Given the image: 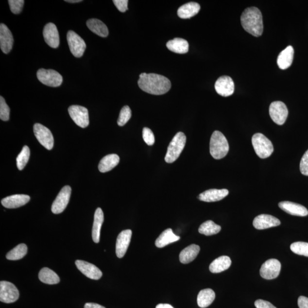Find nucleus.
<instances>
[{"label": "nucleus", "instance_id": "33", "mask_svg": "<svg viewBox=\"0 0 308 308\" xmlns=\"http://www.w3.org/2000/svg\"><path fill=\"white\" fill-rule=\"evenodd\" d=\"M38 277L42 283L47 284H57L60 281L57 274L48 268H42L38 274Z\"/></svg>", "mask_w": 308, "mask_h": 308}, {"label": "nucleus", "instance_id": "15", "mask_svg": "<svg viewBox=\"0 0 308 308\" xmlns=\"http://www.w3.org/2000/svg\"><path fill=\"white\" fill-rule=\"evenodd\" d=\"M45 41L49 47L57 48L60 45V35L56 26L53 23H48L45 26L43 30Z\"/></svg>", "mask_w": 308, "mask_h": 308}, {"label": "nucleus", "instance_id": "43", "mask_svg": "<svg viewBox=\"0 0 308 308\" xmlns=\"http://www.w3.org/2000/svg\"><path fill=\"white\" fill-rule=\"evenodd\" d=\"M113 2L120 12L123 13L127 11L128 2H129L127 0H113Z\"/></svg>", "mask_w": 308, "mask_h": 308}, {"label": "nucleus", "instance_id": "13", "mask_svg": "<svg viewBox=\"0 0 308 308\" xmlns=\"http://www.w3.org/2000/svg\"><path fill=\"white\" fill-rule=\"evenodd\" d=\"M280 262L275 258H271L262 265L260 270L261 276L265 279L272 280L276 278L280 273Z\"/></svg>", "mask_w": 308, "mask_h": 308}, {"label": "nucleus", "instance_id": "11", "mask_svg": "<svg viewBox=\"0 0 308 308\" xmlns=\"http://www.w3.org/2000/svg\"><path fill=\"white\" fill-rule=\"evenodd\" d=\"M270 114L274 123L278 125H283L286 122L288 116L287 107L282 102H274L270 106Z\"/></svg>", "mask_w": 308, "mask_h": 308}, {"label": "nucleus", "instance_id": "45", "mask_svg": "<svg viewBox=\"0 0 308 308\" xmlns=\"http://www.w3.org/2000/svg\"><path fill=\"white\" fill-rule=\"evenodd\" d=\"M298 306L299 308H308V298L300 296L298 299Z\"/></svg>", "mask_w": 308, "mask_h": 308}, {"label": "nucleus", "instance_id": "48", "mask_svg": "<svg viewBox=\"0 0 308 308\" xmlns=\"http://www.w3.org/2000/svg\"><path fill=\"white\" fill-rule=\"evenodd\" d=\"M65 1L69 3H78L81 2L83 1H82V0H65Z\"/></svg>", "mask_w": 308, "mask_h": 308}, {"label": "nucleus", "instance_id": "5", "mask_svg": "<svg viewBox=\"0 0 308 308\" xmlns=\"http://www.w3.org/2000/svg\"><path fill=\"white\" fill-rule=\"evenodd\" d=\"M252 145L257 156L261 159L268 158L273 153L274 149L271 141L261 133L254 134L252 138Z\"/></svg>", "mask_w": 308, "mask_h": 308}, {"label": "nucleus", "instance_id": "22", "mask_svg": "<svg viewBox=\"0 0 308 308\" xmlns=\"http://www.w3.org/2000/svg\"><path fill=\"white\" fill-rule=\"evenodd\" d=\"M282 210L291 215L306 216L308 215V209L304 206L291 202L284 201L278 204Z\"/></svg>", "mask_w": 308, "mask_h": 308}, {"label": "nucleus", "instance_id": "4", "mask_svg": "<svg viewBox=\"0 0 308 308\" xmlns=\"http://www.w3.org/2000/svg\"><path fill=\"white\" fill-rule=\"evenodd\" d=\"M186 143V137L182 132L176 134L170 142L165 156V161L168 163L174 162L178 159L184 149Z\"/></svg>", "mask_w": 308, "mask_h": 308}, {"label": "nucleus", "instance_id": "27", "mask_svg": "<svg viewBox=\"0 0 308 308\" xmlns=\"http://www.w3.org/2000/svg\"><path fill=\"white\" fill-rule=\"evenodd\" d=\"M181 238L178 236L173 234L172 229H167L157 238L155 241V245L158 248L165 247L166 245L178 241Z\"/></svg>", "mask_w": 308, "mask_h": 308}, {"label": "nucleus", "instance_id": "20", "mask_svg": "<svg viewBox=\"0 0 308 308\" xmlns=\"http://www.w3.org/2000/svg\"><path fill=\"white\" fill-rule=\"evenodd\" d=\"M30 199V196L27 195H14L2 199L1 204L5 208H17L27 204Z\"/></svg>", "mask_w": 308, "mask_h": 308}, {"label": "nucleus", "instance_id": "31", "mask_svg": "<svg viewBox=\"0 0 308 308\" xmlns=\"http://www.w3.org/2000/svg\"><path fill=\"white\" fill-rule=\"evenodd\" d=\"M104 221V215L101 208H98L94 215V221L92 229V238L96 243L100 242V232Z\"/></svg>", "mask_w": 308, "mask_h": 308}, {"label": "nucleus", "instance_id": "1", "mask_svg": "<svg viewBox=\"0 0 308 308\" xmlns=\"http://www.w3.org/2000/svg\"><path fill=\"white\" fill-rule=\"evenodd\" d=\"M137 84L145 92L156 96L168 93L171 87V82L168 78L154 73L140 74Z\"/></svg>", "mask_w": 308, "mask_h": 308}, {"label": "nucleus", "instance_id": "24", "mask_svg": "<svg viewBox=\"0 0 308 308\" xmlns=\"http://www.w3.org/2000/svg\"><path fill=\"white\" fill-rule=\"evenodd\" d=\"M201 10V6L197 2L187 3L178 10V15L182 19H188L197 15Z\"/></svg>", "mask_w": 308, "mask_h": 308}, {"label": "nucleus", "instance_id": "7", "mask_svg": "<svg viewBox=\"0 0 308 308\" xmlns=\"http://www.w3.org/2000/svg\"><path fill=\"white\" fill-rule=\"evenodd\" d=\"M67 41L71 53L74 57L80 58L86 50L85 41L74 31H69L67 34Z\"/></svg>", "mask_w": 308, "mask_h": 308}, {"label": "nucleus", "instance_id": "26", "mask_svg": "<svg viewBox=\"0 0 308 308\" xmlns=\"http://www.w3.org/2000/svg\"><path fill=\"white\" fill-rule=\"evenodd\" d=\"M86 25L91 32L101 37H106L109 35L107 26L103 21L96 18L88 19Z\"/></svg>", "mask_w": 308, "mask_h": 308}, {"label": "nucleus", "instance_id": "38", "mask_svg": "<svg viewBox=\"0 0 308 308\" xmlns=\"http://www.w3.org/2000/svg\"><path fill=\"white\" fill-rule=\"evenodd\" d=\"M132 117V110L129 106H124L120 110L119 120H118V124L120 126H123L129 121Z\"/></svg>", "mask_w": 308, "mask_h": 308}, {"label": "nucleus", "instance_id": "41", "mask_svg": "<svg viewBox=\"0 0 308 308\" xmlns=\"http://www.w3.org/2000/svg\"><path fill=\"white\" fill-rule=\"evenodd\" d=\"M143 138L147 145L152 146L155 143V137H154L152 131L149 128H143Z\"/></svg>", "mask_w": 308, "mask_h": 308}, {"label": "nucleus", "instance_id": "32", "mask_svg": "<svg viewBox=\"0 0 308 308\" xmlns=\"http://www.w3.org/2000/svg\"><path fill=\"white\" fill-rule=\"evenodd\" d=\"M215 299L214 291L208 288L200 291L197 298V303L199 307L205 308L210 306Z\"/></svg>", "mask_w": 308, "mask_h": 308}, {"label": "nucleus", "instance_id": "35", "mask_svg": "<svg viewBox=\"0 0 308 308\" xmlns=\"http://www.w3.org/2000/svg\"><path fill=\"white\" fill-rule=\"evenodd\" d=\"M28 248L25 244H20L6 254V257L9 260H20L27 255Z\"/></svg>", "mask_w": 308, "mask_h": 308}, {"label": "nucleus", "instance_id": "30", "mask_svg": "<svg viewBox=\"0 0 308 308\" xmlns=\"http://www.w3.org/2000/svg\"><path fill=\"white\" fill-rule=\"evenodd\" d=\"M232 263L231 258L227 256H222L215 259L209 265V271L212 273L218 274L223 272L230 267Z\"/></svg>", "mask_w": 308, "mask_h": 308}, {"label": "nucleus", "instance_id": "29", "mask_svg": "<svg viewBox=\"0 0 308 308\" xmlns=\"http://www.w3.org/2000/svg\"><path fill=\"white\" fill-rule=\"evenodd\" d=\"M200 247L198 245L192 244L184 249L180 254L179 260L182 264H188L195 260L199 253Z\"/></svg>", "mask_w": 308, "mask_h": 308}, {"label": "nucleus", "instance_id": "2", "mask_svg": "<svg viewBox=\"0 0 308 308\" xmlns=\"http://www.w3.org/2000/svg\"><path fill=\"white\" fill-rule=\"evenodd\" d=\"M240 19L242 28L249 34L255 37H259L263 34V16L259 9L256 7L245 9Z\"/></svg>", "mask_w": 308, "mask_h": 308}, {"label": "nucleus", "instance_id": "40", "mask_svg": "<svg viewBox=\"0 0 308 308\" xmlns=\"http://www.w3.org/2000/svg\"><path fill=\"white\" fill-rule=\"evenodd\" d=\"M10 9L13 14L17 15L20 14L24 6V0H9Z\"/></svg>", "mask_w": 308, "mask_h": 308}, {"label": "nucleus", "instance_id": "47", "mask_svg": "<svg viewBox=\"0 0 308 308\" xmlns=\"http://www.w3.org/2000/svg\"><path fill=\"white\" fill-rule=\"evenodd\" d=\"M156 308H173L171 305L168 304H160L156 307Z\"/></svg>", "mask_w": 308, "mask_h": 308}, {"label": "nucleus", "instance_id": "36", "mask_svg": "<svg viewBox=\"0 0 308 308\" xmlns=\"http://www.w3.org/2000/svg\"><path fill=\"white\" fill-rule=\"evenodd\" d=\"M29 157H30V149L27 146H25L20 153L17 156V166L19 170H22L24 169L27 163L29 161Z\"/></svg>", "mask_w": 308, "mask_h": 308}, {"label": "nucleus", "instance_id": "39", "mask_svg": "<svg viewBox=\"0 0 308 308\" xmlns=\"http://www.w3.org/2000/svg\"><path fill=\"white\" fill-rule=\"evenodd\" d=\"M10 109L4 98L0 97V119L2 120L8 121L9 120Z\"/></svg>", "mask_w": 308, "mask_h": 308}, {"label": "nucleus", "instance_id": "19", "mask_svg": "<svg viewBox=\"0 0 308 308\" xmlns=\"http://www.w3.org/2000/svg\"><path fill=\"white\" fill-rule=\"evenodd\" d=\"M281 222L274 216L261 214L254 219L253 225L255 228L257 229H265L269 228L277 227L280 225Z\"/></svg>", "mask_w": 308, "mask_h": 308}, {"label": "nucleus", "instance_id": "25", "mask_svg": "<svg viewBox=\"0 0 308 308\" xmlns=\"http://www.w3.org/2000/svg\"><path fill=\"white\" fill-rule=\"evenodd\" d=\"M120 157L117 154H110L101 160L98 166L101 172L104 173L110 171L119 165Z\"/></svg>", "mask_w": 308, "mask_h": 308}, {"label": "nucleus", "instance_id": "3", "mask_svg": "<svg viewBox=\"0 0 308 308\" xmlns=\"http://www.w3.org/2000/svg\"><path fill=\"white\" fill-rule=\"evenodd\" d=\"M209 150L211 155L215 159L224 158L229 152L228 141L223 134L219 131H215L212 134Z\"/></svg>", "mask_w": 308, "mask_h": 308}, {"label": "nucleus", "instance_id": "17", "mask_svg": "<svg viewBox=\"0 0 308 308\" xmlns=\"http://www.w3.org/2000/svg\"><path fill=\"white\" fill-rule=\"evenodd\" d=\"M132 236V231L130 229L124 230L119 234L116 242V254L118 257L122 258L126 254Z\"/></svg>", "mask_w": 308, "mask_h": 308}, {"label": "nucleus", "instance_id": "28", "mask_svg": "<svg viewBox=\"0 0 308 308\" xmlns=\"http://www.w3.org/2000/svg\"><path fill=\"white\" fill-rule=\"evenodd\" d=\"M166 47L170 51L178 54L187 53L189 50L188 41L180 38H175L172 40L169 41L167 43Z\"/></svg>", "mask_w": 308, "mask_h": 308}, {"label": "nucleus", "instance_id": "23", "mask_svg": "<svg viewBox=\"0 0 308 308\" xmlns=\"http://www.w3.org/2000/svg\"><path fill=\"white\" fill-rule=\"evenodd\" d=\"M294 49L291 46H288L282 51L277 57V63L280 69L286 70L292 64Z\"/></svg>", "mask_w": 308, "mask_h": 308}, {"label": "nucleus", "instance_id": "42", "mask_svg": "<svg viewBox=\"0 0 308 308\" xmlns=\"http://www.w3.org/2000/svg\"><path fill=\"white\" fill-rule=\"evenodd\" d=\"M300 169L302 174L308 176V150L305 153L301 160Z\"/></svg>", "mask_w": 308, "mask_h": 308}, {"label": "nucleus", "instance_id": "37", "mask_svg": "<svg viewBox=\"0 0 308 308\" xmlns=\"http://www.w3.org/2000/svg\"><path fill=\"white\" fill-rule=\"evenodd\" d=\"M291 250L294 254L308 257V243L306 242H293L291 245Z\"/></svg>", "mask_w": 308, "mask_h": 308}, {"label": "nucleus", "instance_id": "10", "mask_svg": "<svg viewBox=\"0 0 308 308\" xmlns=\"http://www.w3.org/2000/svg\"><path fill=\"white\" fill-rule=\"evenodd\" d=\"M68 112L75 124L82 128H86L89 124V116L86 107L73 105L68 107Z\"/></svg>", "mask_w": 308, "mask_h": 308}, {"label": "nucleus", "instance_id": "8", "mask_svg": "<svg viewBox=\"0 0 308 308\" xmlns=\"http://www.w3.org/2000/svg\"><path fill=\"white\" fill-rule=\"evenodd\" d=\"M36 138L42 146L51 150L54 146V137L50 130L40 123H35L34 127Z\"/></svg>", "mask_w": 308, "mask_h": 308}, {"label": "nucleus", "instance_id": "9", "mask_svg": "<svg viewBox=\"0 0 308 308\" xmlns=\"http://www.w3.org/2000/svg\"><path fill=\"white\" fill-rule=\"evenodd\" d=\"M19 291L14 284L8 281L0 282V301L5 303H13L18 299Z\"/></svg>", "mask_w": 308, "mask_h": 308}, {"label": "nucleus", "instance_id": "12", "mask_svg": "<svg viewBox=\"0 0 308 308\" xmlns=\"http://www.w3.org/2000/svg\"><path fill=\"white\" fill-rule=\"evenodd\" d=\"M71 188L69 186L64 187L51 206V211L54 214H61L67 208L69 202Z\"/></svg>", "mask_w": 308, "mask_h": 308}, {"label": "nucleus", "instance_id": "44", "mask_svg": "<svg viewBox=\"0 0 308 308\" xmlns=\"http://www.w3.org/2000/svg\"><path fill=\"white\" fill-rule=\"evenodd\" d=\"M255 306L257 308H276L271 303L263 300L256 301Z\"/></svg>", "mask_w": 308, "mask_h": 308}, {"label": "nucleus", "instance_id": "14", "mask_svg": "<svg viewBox=\"0 0 308 308\" xmlns=\"http://www.w3.org/2000/svg\"><path fill=\"white\" fill-rule=\"evenodd\" d=\"M215 88L216 92L222 97H229L233 94L235 85L230 77L222 76L216 81Z\"/></svg>", "mask_w": 308, "mask_h": 308}, {"label": "nucleus", "instance_id": "21", "mask_svg": "<svg viewBox=\"0 0 308 308\" xmlns=\"http://www.w3.org/2000/svg\"><path fill=\"white\" fill-rule=\"evenodd\" d=\"M229 194L227 189H211L203 192L200 194L198 198L200 201L205 202H215L223 199Z\"/></svg>", "mask_w": 308, "mask_h": 308}, {"label": "nucleus", "instance_id": "16", "mask_svg": "<svg viewBox=\"0 0 308 308\" xmlns=\"http://www.w3.org/2000/svg\"><path fill=\"white\" fill-rule=\"evenodd\" d=\"M75 265L82 273L91 279L99 280L103 276L102 271L94 264L78 260L75 261Z\"/></svg>", "mask_w": 308, "mask_h": 308}, {"label": "nucleus", "instance_id": "46", "mask_svg": "<svg viewBox=\"0 0 308 308\" xmlns=\"http://www.w3.org/2000/svg\"><path fill=\"white\" fill-rule=\"evenodd\" d=\"M84 308H106L103 306H101V305L96 304V303H88L85 304Z\"/></svg>", "mask_w": 308, "mask_h": 308}, {"label": "nucleus", "instance_id": "18", "mask_svg": "<svg viewBox=\"0 0 308 308\" xmlns=\"http://www.w3.org/2000/svg\"><path fill=\"white\" fill-rule=\"evenodd\" d=\"M14 44V37L7 26L0 25V47L3 53L8 54L11 51Z\"/></svg>", "mask_w": 308, "mask_h": 308}, {"label": "nucleus", "instance_id": "34", "mask_svg": "<svg viewBox=\"0 0 308 308\" xmlns=\"http://www.w3.org/2000/svg\"><path fill=\"white\" fill-rule=\"evenodd\" d=\"M221 231V226L216 224L215 222L212 221H208L203 222L199 228V233L205 236H211L217 234Z\"/></svg>", "mask_w": 308, "mask_h": 308}, {"label": "nucleus", "instance_id": "6", "mask_svg": "<svg viewBox=\"0 0 308 308\" xmlns=\"http://www.w3.org/2000/svg\"><path fill=\"white\" fill-rule=\"evenodd\" d=\"M38 80L42 84L51 87H58L63 82V78L57 71L40 68L37 73Z\"/></svg>", "mask_w": 308, "mask_h": 308}]
</instances>
